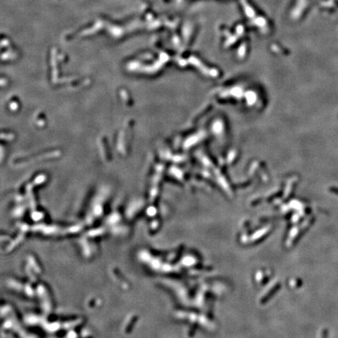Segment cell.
Masks as SVG:
<instances>
[{"mask_svg": "<svg viewBox=\"0 0 338 338\" xmlns=\"http://www.w3.org/2000/svg\"><path fill=\"white\" fill-rule=\"evenodd\" d=\"M322 338H328V330L327 329L323 330L322 332Z\"/></svg>", "mask_w": 338, "mask_h": 338, "instance_id": "6da1fadb", "label": "cell"}]
</instances>
